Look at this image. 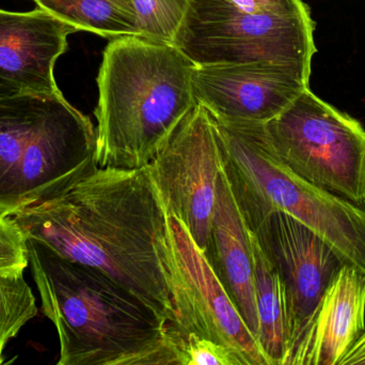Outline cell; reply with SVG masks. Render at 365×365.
I'll use <instances>...</instances> for the list:
<instances>
[{"label":"cell","instance_id":"16","mask_svg":"<svg viewBox=\"0 0 365 365\" xmlns=\"http://www.w3.org/2000/svg\"><path fill=\"white\" fill-rule=\"evenodd\" d=\"M76 31H90L103 38L138 36L134 0H34Z\"/></svg>","mask_w":365,"mask_h":365},{"label":"cell","instance_id":"10","mask_svg":"<svg viewBox=\"0 0 365 365\" xmlns=\"http://www.w3.org/2000/svg\"><path fill=\"white\" fill-rule=\"evenodd\" d=\"M251 233L259 240L284 287L289 328L285 365H289L312 324L326 289L346 264L312 229L284 212L270 214Z\"/></svg>","mask_w":365,"mask_h":365},{"label":"cell","instance_id":"12","mask_svg":"<svg viewBox=\"0 0 365 365\" xmlns=\"http://www.w3.org/2000/svg\"><path fill=\"white\" fill-rule=\"evenodd\" d=\"M76 30L38 8L30 12L0 9V99L59 91L56 61Z\"/></svg>","mask_w":365,"mask_h":365},{"label":"cell","instance_id":"9","mask_svg":"<svg viewBox=\"0 0 365 365\" xmlns=\"http://www.w3.org/2000/svg\"><path fill=\"white\" fill-rule=\"evenodd\" d=\"M148 167L168 216L181 221L205 254L221 173L212 114L195 103Z\"/></svg>","mask_w":365,"mask_h":365},{"label":"cell","instance_id":"6","mask_svg":"<svg viewBox=\"0 0 365 365\" xmlns=\"http://www.w3.org/2000/svg\"><path fill=\"white\" fill-rule=\"evenodd\" d=\"M314 31L302 0H188L173 45L197 66L274 62L310 79Z\"/></svg>","mask_w":365,"mask_h":365},{"label":"cell","instance_id":"21","mask_svg":"<svg viewBox=\"0 0 365 365\" xmlns=\"http://www.w3.org/2000/svg\"><path fill=\"white\" fill-rule=\"evenodd\" d=\"M340 365H365V329L359 340L347 353Z\"/></svg>","mask_w":365,"mask_h":365},{"label":"cell","instance_id":"11","mask_svg":"<svg viewBox=\"0 0 365 365\" xmlns=\"http://www.w3.org/2000/svg\"><path fill=\"white\" fill-rule=\"evenodd\" d=\"M309 81L292 66L267 61L195 66L191 75L195 102L214 117L263 124L280 115Z\"/></svg>","mask_w":365,"mask_h":365},{"label":"cell","instance_id":"19","mask_svg":"<svg viewBox=\"0 0 365 365\" xmlns=\"http://www.w3.org/2000/svg\"><path fill=\"white\" fill-rule=\"evenodd\" d=\"M169 340L175 365H250L235 349L193 334H182L170 326Z\"/></svg>","mask_w":365,"mask_h":365},{"label":"cell","instance_id":"14","mask_svg":"<svg viewBox=\"0 0 365 365\" xmlns=\"http://www.w3.org/2000/svg\"><path fill=\"white\" fill-rule=\"evenodd\" d=\"M204 255L257 341L259 319L250 231L238 209L222 169L217 182L210 242Z\"/></svg>","mask_w":365,"mask_h":365},{"label":"cell","instance_id":"7","mask_svg":"<svg viewBox=\"0 0 365 365\" xmlns=\"http://www.w3.org/2000/svg\"><path fill=\"white\" fill-rule=\"evenodd\" d=\"M281 162L317 188L365 206V129L310 88L265 124Z\"/></svg>","mask_w":365,"mask_h":365},{"label":"cell","instance_id":"15","mask_svg":"<svg viewBox=\"0 0 365 365\" xmlns=\"http://www.w3.org/2000/svg\"><path fill=\"white\" fill-rule=\"evenodd\" d=\"M250 241L259 319L257 343L268 364L285 365L289 349V328L284 287L276 268L251 231Z\"/></svg>","mask_w":365,"mask_h":365},{"label":"cell","instance_id":"3","mask_svg":"<svg viewBox=\"0 0 365 365\" xmlns=\"http://www.w3.org/2000/svg\"><path fill=\"white\" fill-rule=\"evenodd\" d=\"M195 64L173 44L139 36L113 39L98 76L96 162L148 166L195 105Z\"/></svg>","mask_w":365,"mask_h":365},{"label":"cell","instance_id":"4","mask_svg":"<svg viewBox=\"0 0 365 365\" xmlns=\"http://www.w3.org/2000/svg\"><path fill=\"white\" fill-rule=\"evenodd\" d=\"M91 120L61 91L0 99V216L53 199L96 169Z\"/></svg>","mask_w":365,"mask_h":365},{"label":"cell","instance_id":"22","mask_svg":"<svg viewBox=\"0 0 365 365\" xmlns=\"http://www.w3.org/2000/svg\"><path fill=\"white\" fill-rule=\"evenodd\" d=\"M4 346H0V364H4V359H2V351H4Z\"/></svg>","mask_w":365,"mask_h":365},{"label":"cell","instance_id":"8","mask_svg":"<svg viewBox=\"0 0 365 365\" xmlns=\"http://www.w3.org/2000/svg\"><path fill=\"white\" fill-rule=\"evenodd\" d=\"M163 265L173 308L171 327L240 351L250 365H269L229 294L185 225L169 216Z\"/></svg>","mask_w":365,"mask_h":365},{"label":"cell","instance_id":"20","mask_svg":"<svg viewBox=\"0 0 365 365\" xmlns=\"http://www.w3.org/2000/svg\"><path fill=\"white\" fill-rule=\"evenodd\" d=\"M29 264L27 236L12 216H0V274H23Z\"/></svg>","mask_w":365,"mask_h":365},{"label":"cell","instance_id":"2","mask_svg":"<svg viewBox=\"0 0 365 365\" xmlns=\"http://www.w3.org/2000/svg\"><path fill=\"white\" fill-rule=\"evenodd\" d=\"M27 239L43 311L59 336L58 365H175L164 316L100 270Z\"/></svg>","mask_w":365,"mask_h":365},{"label":"cell","instance_id":"5","mask_svg":"<svg viewBox=\"0 0 365 365\" xmlns=\"http://www.w3.org/2000/svg\"><path fill=\"white\" fill-rule=\"evenodd\" d=\"M214 119L221 169L249 231L274 212H284L312 229L342 259L361 249L365 207L317 188L287 169L263 122Z\"/></svg>","mask_w":365,"mask_h":365},{"label":"cell","instance_id":"1","mask_svg":"<svg viewBox=\"0 0 365 365\" xmlns=\"http://www.w3.org/2000/svg\"><path fill=\"white\" fill-rule=\"evenodd\" d=\"M12 219L29 239L100 270L173 324L162 259L169 216L149 167H96L61 194Z\"/></svg>","mask_w":365,"mask_h":365},{"label":"cell","instance_id":"18","mask_svg":"<svg viewBox=\"0 0 365 365\" xmlns=\"http://www.w3.org/2000/svg\"><path fill=\"white\" fill-rule=\"evenodd\" d=\"M138 36L173 44L188 0H134Z\"/></svg>","mask_w":365,"mask_h":365},{"label":"cell","instance_id":"17","mask_svg":"<svg viewBox=\"0 0 365 365\" xmlns=\"http://www.w3.org/2000/svg\"><path fill=\"white\" fill-rule=\"evenodd\" d=\"M38 314L36 298L23 274H0V346Z\"/></svg>","mask_w":365,"mask_h":365},{"label":"cell","instance_id":"13","mask_svg":"<svg viewBox=\"0 0 365 365\" xmlns=\"http://www.w3.org/2000/svg\"><path fill=\"white\" fill-rule=\"evenodd\" d=\"M365 329V274L344 265L326 289L289 365H340Z\"/></svg>","mask_w":365,"mask_h":365}]
</instances>
